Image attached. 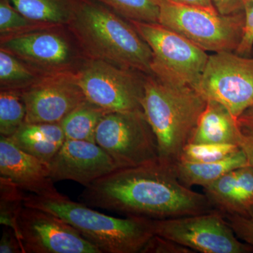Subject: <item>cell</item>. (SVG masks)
Segmentation results:
<instances>
[{"instance_id": "cell-19", "label": "cell", "mask_w": 253, "mask_h": 253, "mask_svg": "<svg viewBox=\"0 0 253 253\" xmlns=\"http://www.w3.org/2000/svg\"><path fill=\"white\" fill-rule=\"evenodd\" d=\"M26 17L48 23L67 26L79 0H9Z\"/></svg>"}, {"instance_id": "cell-31", "label": "cell", "mask_w": 253, "mask_h": 253, "mask_svg": "<svg viewBox=\"0 0 253 253\" xmlns=\"http://www.w3.org/2000/svg\"><path fill=\"white\" fill-rule=\"evenodd\" d=\"M0 253H23L22 245L14 229L4 226L0 242Z\"/></svg>"}, {"instance_id": "cell-4", "label": "cell", "mask_w": 253, "mask_h": 253, "mask_svg": "<svg viewBox=\"0 0 253 253\" xmlns=\"http://www.w3.org/2000/svg\"><path fill=\"white\" fill-rule=\"evenodd\" d=\"M23 205L61 218L101 253H141L154 235L152 219L111 217L62 194L53 198L24 195Z\"/></svg>"}, {"instance_id": "cell-14", "label": "cell", "mask_w": 253, "mask_h": 253, "mask_svg": "<svg viewBox=\"0 0 253 253\" xmlns=\"http://www.w3.org/2000/svg\"><path fill=\"white\" fill-rule=\"evenodd\" d=\"M54 181L71 180L89 186L118 169L109 155L96 143L66 139L48 163Z\"/></svg>"}, {"instance_id": "cell-24", "label": "cell", "mask_w": 253, "mask_h": 253, "mask_svg": "<svg viewBox=\"0 0 253 253\" xmlns=\"http://www.w3.org/2000/svg\"><path fill=\"white\" fill-rule=\"evenodd\" d=\"M58 25L35 21L20 13L9 0H0V37L17 36Z\"/></svg>"}, {"instance_id": "cell-11", "label": "cell", "mask_w": 253, "mask_h": 253, "mask_svg": "<svg viewBox=\"0 0 253 253\" xmlns=\"http://www.w3.org/2000/svg\"><path fill=\"white\" fill-rule=\"evenodd\" d=\"M155 235L172 240L195 253H249L253 248L236 236L218 211L166 219H152Z\"/></svg>"}, {"instance_id": "cell-35", "label": "cell", "mask_w": 253, "mask_h": 253, "mask_svg": "<svg viewBox=\"0 0 253 253\" xmlns=\"http://www.w3.org/2000/svg\"><path fill=\"white\" fill-rule=\"evenodd\" d=\"M172 1L179 4L188 5V6L202 8L210 11H217L214 6L213 0H172Z\"/></svg>"}, {"instance_id": "cell-23", "label": "cell", "mask_w": 253, "mask_h": 253, "mask_svg": "<svg viewBox=\"0 0 253 253\" xmlns=\"http://www.w3.org/2000/svg\"><path fill=\"white\" fill-rule=\"evenodd\" d=\"M128 21L159 23V6L156 0H94Z\"/></svg>"}, {"instance_id": "cell-17", "label": "cell", "mask_w": 253, "mask_h": 253, "mask_svg": "<svg viewBox=\"0 0 253 253\" xmlns=\"http://www.w3.org/2000/svg\"><path fill=\"white\" fill-rule=\"evenodd\" d=\"M9 138L19 149L46 164L66 140L60 123H24Z\"/></svg>"}, {"instance_id": "cell-16", "label": "cell", "mask_w": 253, "mask_h": 253, "mask_svg": "<svg viewBox=\"0 0 253 253\" xmlns=\"http://www.w3.org/2000/svg\"><path fill=\"white\" fill-rule=\"evenodd\" d=\"M241 134L237 118L224 105L208 100L189 144L239 145Z\"/></svg>"}, {"instance_id": "cell-25", "label": "cell", "mask_w": 253, "mask_h": 253, "mask_svg": "<svg viewBox=\"0 0 253 253\" xmlns=\"http://www.w3.org/2000/svg\"><path fill=\"white\" fill-rule=\"evenodd\" d=\"M22 190L9 178L0 177V223L14 229L16 234L17 219L24 206Z\"/></svg>"}, {"instance_id": "cell-8", "label": "cell", "mask_w": 253, "mask_h": 253, "mask_svg": "<svg viewBox=\"0 0 253 253\" xmlns=\"http://www.w3.org/2000/svg\"><path fill=\"white\" fill-rule=\"evenodd\" d=\"M95 141L118 169L159 161L157 139L143 111L106 113L97 126Z\"/></svg>"}, {"instance_id": "cell-26", "label": "cell", "mask_w": 253, "mask_h": 253, "mask_svg": "<svg viewBox=\"0 0 253 253\" xmlns=\"http://www.w3.org/2000/svg\"><path fill=\"white\" fill-rule=\"evenodd\" d=\"M241 149L239 145L189 144L184 148L180 160L191 162L220 161Z\"/></svg>"}, {"instance_id": "cell-22", "label": "cell", "mask_w": 253, "mask_h": 253, "mask_svg": "<svg viewBox=\"0 0 253 253\" xmlns=\"http://www.w3.org/2000/svg\"><path fill=\"white\" fill-rule=\"evenodd\" d=\"M26 109L21 91L0 89V134L10 137L26 121Z\"/></svg>"}, {"instance_id": "cell-1", "label": "cell", "mask_w": 253, "mask_h": 253, "mask_svg": "<svg viewBox=\"0 0 253 253\" xmlns=\"http://www.w3.org/2000/svg\"><path fill=\"white\" fill-rule=\"evenodd\" d=\"M79 199L89 207L150 219L217 211L206 195L178 179L172 166L160 161L116 169L86 186Z\"/></svg>"}, {"instance_id": "cell-32", "label": "cell", "mask_w": 253, "mask_h": 253, "mask_svg": "<svg viewBox=\"0 0 253 253\" xmlns=\"http://www.w3.org/2000/svg\"><path fill=\"white\" fill-rule=\"evenodd\" d=\"M219 14L231 15L244 11L245 0H213Z\"/></svg>"}, {"instance_id": "cell-6", "label": "cell", "mask_w": 253, "mask_h": 253, "mask_svg": "<svg viewBox=\"0 0 253 253\" xmlns=\"http://www.w3.org/2000/svg\"><path fill=\"white\" fill-rule=\"evenodd\" d=\"M0 49L16 56L41 76L76 73L87 59L67 26L0 37Z\"/></svg>"}, {"instance_id": "cell-34", "label": "cell", "mask_w": 253, "mask_h": 253, "mask_svg": "<svg viewBox=\"0 0 253 253\" xmlns=\"http://www.w3.org/2000/svg\"><path fill=\"white\" fill-rule=\"evenodd\" d=\"M238 123L242 130L253 131V106L239 116Z\"/></svg>"}, {"instance_id": "cell-36", "label": "cell", "mask_w": 253, "mask_h": 253, "mask_svg": "<svg viewBox=\"0 0 253 253\" xmlns=\"http://www.w3.org/2000/svg\"></svg>"}, {"instance_id": "cell-10", "label": "cell", "mask_w": 253, "mask_h": 253, "mask_svg": "<svg viewBox=\"0 0 253 253\" xmlns=\"http://www.w3.org/2000/svg\"><path fill=\"white\" fill-rule=\"evenodd\" d=\"M195 89L207 101L224 105L238 119L253 106V58L234 51L210 55Z\"/></svg>"}, {"instance_id": "cell-20", "label": "cell", "mask_w": 253, "mask_h": 253, "mask_svg": "<svg viewBox=\"0 0 253 253\" xmlns=\"http://www.w3.org/2000/svg\"><path fill=\"white\" fill-rule=\"evenodd\" d=\"M107 113L89 100H84L60 123L66 139L96 143V129Z\"/></svg>"}, {"instance_id": "cell-27", "label": "cell", "mask_w": 253, "mask_h": 253, "mask_svg": "<svg viewBox=\"0 0 253 253\" xmlns=\"http://www.w3.org/2000/svg\"><path fill=\"white\" fill-rule=\"evenodd\" d=\"M237 181L234 202L229 214H243L253 205V168L244 166L236 169Z\"/></svg>"}, {"instance_id": "cell-29", "label": "cell", "mask_w": 253, "mask_h": 253, "mask_svg": "<svg viewBox=\"0 0 253 253\" xmlns=\"http://www.w3.org/2000/svg\"><path fill=\"white\" fill-rule=\"evenodd\" d=\"M244 35L235 53L244 56H251L253 48V0H245Z\"/></svg>"}, {"instance_id": "cell-2", "label": "cell", "mask_w": 253, "mask_h": 253, "mask_svg": "<svg viewBox=\"0 0 253 253\" xmlns=\"http://www.w3.org/2000/svg\"><path fill=\"white\" fill-rule=\"evenodd\" d=\"M87 59L152 75L153 54L126 18L94 0H79L67 25Z\"/></svg>"}, {"instance_id": "cell-30", "label": "cell", "mask_w": 253, "mask_h": 253, "mask_svg": "<svg viewBox=\"0 0 253 253\" xmlns=\"http://www.w3.org/2000/svg\"><path fill=\"white\" fill-rule=\"evenodd\" d=\"M141 253H196L192 250L172 240L154 235L150 239Z\"/></svg>"}, {"instance_id": "cell-21", "label": "cell", "mask_w": 253, "mask_h": 253, "mask_svg": "<svg viewBox=\"0 0 253 253\" xmlns=\"http://www.w3.org/2000/svg\"><path fill=\"white\" fill-rule=\"evenodd\" d=\"M42 77L16 56L0 49V89L22 91Z\"/></svg>"}, {"instance_id": "cell-3", "label": "cell", "mask_w": 253, "mask_h": 253, "mask_svg": "<svg viewBox=\"0 0 253 253\" xmlns=\"http://www.w3.org/2000/svg\"><path fill=\"white\" fill-rule=\"evenodd\" d=\"M206 105L192 86L146 75L143 111L157 139L161 162L173 166L180 160Z\"/></svg>"}, {"instance_id": "cell-13", "label": "cell", "mask_w": 253, "mask_h": 253, "mask_svg": "<svg viewBox=\"0 0 253 253\" xmlns=\"http://www.w3.org/2000/svg\"><path fill=\"white\" fill-rule=\"evenodd\" d=\"M21 94L26 109L25 123H60L86 99L76 73L43 76Z\"/></svg>"}, {"instance_id": "cell-5", "label": "cell", "mask_w": 253, "mask_h": 253, "mask_svg": "<svg viewBox=\"0 0 253 253\" xmlns=\"http://www.w3.org/2000/svg\"><path fill=\"white\" fill-rule=\"evenodd\" d=\"M156 1L159 6V23L204 51L235 52L239 47L244 35V11L222 15L172 0Z\"/></svg>"}, {"instance_id": "cell-12", "label": "cell", "mask_w": 253, "mask_h": 253, "mask_svg": "<svg viewBox=\"0 0 253 253\" xmlns=\"http://www.w3.org/2000/svg\"><path fill=\"white\" fill-rule=\"evenodd\" d=\"M16 236L23 253H101L71 224L38 208L23 206Z\"/></svg>"}, {"instance_id": "cell-28", "label": "cell", "mask_w": 253, "mask_h": 253, "mask_svg": "<svg viewBox=\"0 0 253 253\" xmlns=\"http://www.w3.org/2000/svg\"><path fill=\"white\" fill-rule=\"evenodd\" d=\"M223 214L236 236L253 248V205L243 214Z\"/></svg>"}, {"instance_id": "cell-9", "label": "cell", "mask_w": 253, "mask_h": 253, "mask_svg": "<svg viewBox=\"0 0 253 253\" xmlns=\"http://www.w3.org/2000/svg\"><path fill=\"white\" fill-rule=\"evenodd\" d=\"M146 76L93 59H86L76 73L86 99L108 112L143 111Z\"/></svg>"}, {"instance_id": "cell-33", "label": "cell", "mask_w": 253, "mask_h": 253, "mask_svg": "<svg viewBox=\"0 0 253 253\" xmlns=\"http://www.w3.org/2000/svg\"><path fill=\"white\" fill-rule=\"evenodd\" d=\"M239 145L246 155L249 166L253 168V131L241 129Z\"/></svg>"}, {"instance_id": "cell-7", "label": "cell", "mask_w": 253, "mask_h": 253, "mask_svg": "<svg viewBox=\"0 0 253 253\" xmlns=\"http://www.w3.org/2000/svg\"><path fill=\"white\" fill-rule=\"evenodd\" d=\"M129 21L152 51V75L195 89L209 59L207 51L161 23Z\"/></svg>"}, {"instance_id": "cell-15", "label": "cell", "mask_w": 253, "mask_h": 253, "mask_svg": "<svg viewBox=\"0 0 253 253\" xmlns=\"http://www.w3.org/2000/svg\"><path fill=\"white\" fill-rule=\"evenodd\" d=\"M0 174L23 191L42 197L61 196L50 176L48 164L17 147L8 137L0 138Z\"/></svg>"}, {"instance_id": "cell-18", "label": "cell", "mask_w": 253, "mask_h": 253, "mask_svg": "<svg viewBox=\"0 0 253 253\" xmlns=\"http://www.w3.org/2000/svg\"><path fill=\"white\" fill-rule=\"evenodd\" d=\"M249 166L242 149L220 161L212 162H191L179 160L173 165L178 179L187 187H206L221 176L237 168Z\"/></svg>"}]
</instances>
